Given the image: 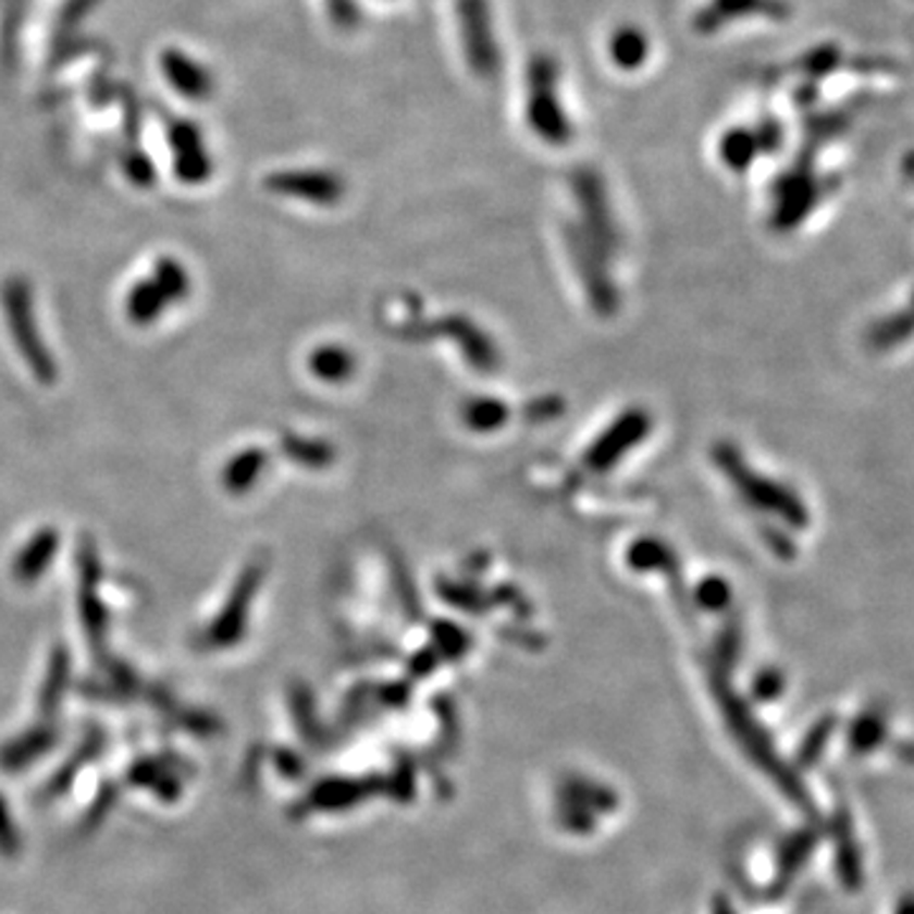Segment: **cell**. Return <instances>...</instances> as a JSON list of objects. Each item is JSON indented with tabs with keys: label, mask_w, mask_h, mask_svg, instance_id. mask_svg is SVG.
Here are the masks:
<instances>
[{
	"label": "cell",
	"mask_w": 914,
	"mask_h": 914,
	"mask_svg": "<svg viewBox=\"0 0 914 914\" xmlns=\"http://www.w3.org/2000/svg\"><path fill=\"white\" fill-rule=\"evenodd\" d=\"M0 302H3V316L8 323V333H11L15 343V350H18L23 361H26L28 371L34 373L38 384L51 386L53 381H57L59 371L41 331H38L34 293H30L28 280L18 277V274L5 277L3 285H0Z\"/></svg>",
	"instance_id": "6da1fadb"
},
{
	"label": "cell",
	"mask_w": 914,
	"mask_h": 914,
	"mask_svg": "<svg viewBox=\"0 0 914 914\" xmlns=\"http://www.w3.org/2000/svg\"><path fill=\"white\" fill-rule=\"evenodd\" d=\"M264 575H267V561L262 559V556L247 561V567L239 571V577H236V582L232 584V592H228V597L224 605H221L217 617L206 625V630L201 635L203 647H211V651H224V647H232L234 643H239V640L244 638V632H247L251 602H255L257 597V590H259V584H262Z\"/></svg>",
	"instance_id": "7a4b0ae2"
},
{
	"label": "cell",
	"mask_w": 914,
	"mask_h": 914,
	"mask_svg": "<svg viewBox=\"0 0 914 914\" xmlns=\"http://www.w3.org/2000/svg\"><path fill=\"white\" fill-rule=\"evenodd\" d=\"M76 571H79V617L84 632L99 651L107 638V607L102 600V561L89 536L79 539L76 546Z\"/></svg>",
	"instance_id": "3957f363"
},
{
	"label": "cell",
	"mask_w": 914,
	"mask_h": 914,
	"mask_svg": "<svg viewBox=\"0 0 914 914\" xmlns=\"http://www.w3.org/2000/svg\"><path fill=\"white\" fill-rule=\"evenodd\" d=\"M171 150L175 175L188 186H198L211 175V158L206 152L201 129L188 120L175 122L171 127Z\"/></svg>",
	"instance_id": "277c9868"
},
{
	"label": "cell",
	"mask_w": 914,
	"mask_h": 914,
	"mask_svg": "<svg viewBox=\"0 0 914 914\" xmlns=\"http://www.w3.org/2000/svg\"><path fill=\"white\" fill-rule=\"evenodd\" d=\"M59 541L61 536L53 526H44V529H38L34 536L21 546V552L13 556L11 575L15 582H21V584L38 582V579L49 571L53 556H57L59 552Z\"/></svg>",
	"instance_id": "5b68a950"
},
{
	"label": "cell",
	"mask_w": 914,
	"mask_h": 914,
	"mask_svg": "<svg viewBox=\"0 0 914 914\" xmlns=\"http://www.w3.org/2000/svg\"><path fill=\"white\" fill-rule=\"evenodd\" d=\"M160 69H163L168 82L173 84L181 95L190 99H201L211 91V76L201 64H196L194 59L186 57L181 51H165L160 57Z\"/></svg>",
	"instance_id": "8992f818"
},
{
	"label": "cell",
	"mask_w": 914,
	"mask_h": 914,
	"mask_svg": "<svg viewBox=\"0 0 914 914\" xmlns=\"http://www.w3.org/2000/svg\"><path fill=\"white\" fill-rule=\"evenodd\" d=\"M267 465V453L259 447H247L242 453H236L232 460L224 465L221 470V487L232 495H244L251 491V485L257 483L259 475H262Z\"/></svg>",
	"instance_id": "52a82bcc"
},
{
	"label": "cell",
	"mask_w": 914,
	"mask_h": 914,
	"mask_svg": "<svg viewBox=\"0 0 914 914\" xmlns=\"http://www.w3.org/2000/svg\"><path fill=\"white\" fill-rule=\"evenodd\" d=\"M168 308H171V302H168L165 293L152 277L137 280L125 300V312L135 325L156 323Z\"/></svg>",
	"instance_id": "ba28073f"
},
{
	"label": "cell",
	"mask_w": 914,
	"mask_h": 914,
	"mask_svg": "<svg viewBox=\"0 0 914 914\" xmlns=\"http://www.w3.org/2000/svg\"><path fill=\"white\" fill-rule=\"evenodd\" d=\"M267 186L272 190H280V194L316 198V201H328V198H333L335 194L333 181L328 178V175L316 173H277L267 181Z\"/></svg>",
	"instance_id": "9c48e42d"
},
{
	"label": "cell",
	"mask_w": 914,
	"mask_h": 914,
	"mask_svg": "<svg viewBox=\"0 0 914 914\" xmlns=\"http://www.w3.org/2000/svg\"><path fill=\"white\" fill-rule=\"evenodd\" d=\"M150 277L158 282L160 289H163L165 297H168V302H171V305L186 300V297L190 295L188 270L178 262V259H173V257H158L156 259V267H152Z\"/></svg>",
	"instance_id": "30bf717a"
},
{
	"label": "cell",
	"mask_w": 914,
	"mask_h": 914,
	"mask_svg": "<svg viewBox=\"0 0 914 914\" xmlns=\"http://www.w3.org/2000/svg\"><path fill=\"white\" fill-rule=\"evenodd\" d=\"M310 369L316 371L320 379L335 381L343 379L350 371V358L346 350L341 348H320L310 356Z\"/></svg>",
	"instance_id": "8fae6325"
},
{
	"label": "cell",
	"mask_w": 914,
	"mask_h": 914,
	"mask_svg": "<svg viewBox=\"0 0 914 914\" xmlns=\"http://www.w3.org/2000/svg\"><path fill=\"white\" fill-rule=\"evenodd\" d=\"M69 681V653L66 647H57L51 655V663H49V674H46V683H44V704H53V701H59L61 693H64V685Z\"/></svg>",
	"instance_id": "7c38bea8"
},
{
	"label": "cell",
	"mask_w": 914,
	"mask_h": 914,
	"mask_svg": "<svg viewBox=\"0 0 914 914\" xmlns=\"http://www.w3.org/2000/svg\"><path fill=\"white\" fill-rule=\"evenodd\" d=\"M282 449H285V453L289 457H293V460H297V462H305V465H323V462H328V447L316 445V442L287 437V440H282Z\"/></svg>",
	"instance_id": "4fadbf2b"
},
{
	"label": "cell",
	"mask_w": 914,
	"mask_h": 914,
	"mask_svg": "<svg viewBox=\"0 0 914 914\" xmlns=\"http://www.w3.org/2000/svg\"><path fill=\"white\" fill-rule=\"evenodd\" d=\"M125 171L135 186H150L152 178H156V171H152L148 156H143V152L125 158Z\"/></svg>",
	"instance_id": "5bb4252c"
}]
</instances>
